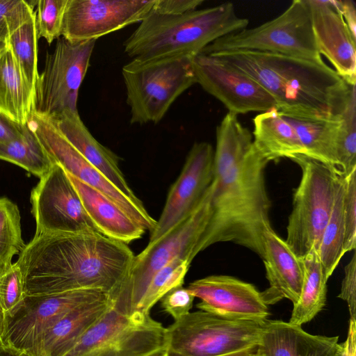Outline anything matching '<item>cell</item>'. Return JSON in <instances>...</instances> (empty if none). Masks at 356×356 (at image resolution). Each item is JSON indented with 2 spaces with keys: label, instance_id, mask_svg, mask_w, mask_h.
Returning <instances> with one entry per match:
<instances>
[{
  "label": "cell",
  "instance_id": "6da1fadb",
  "mask_svg": "<svg viewBox=\"0 0 356 356\" xmlns=\"http://www.w3.org/2000/svg\"><path fill=\"white\" fill-rule=\"evenodd\" d=\"M134 257L127 244L99 232L35 234L16 262L26 295L99 289L110 298Z\"/></svg>",
  "mask_w": 356,
  "mask_h": 356
},
{
  "label": "cell",
  "instance_id": "7a4b0ae2",
  "mask_svg": "<svg viewBox=\"0 0 356 356\" xmlns=\"http://www.w3.org/2000/svg\"><path fill=\"white\" fill-rule=\"evenodd\" d=\"M209 55L257 81L273 97L277 109L283 115H334L348 86L324 62L253 51Z\"/></svg>",
  "mask_w": 356,
  "mask_h": 356
},
{
  "label": "cell",
  "instance_id": "3957f363",
  "mask_svg": "<svg viewBox=\"0 0 356 356\" xmlns=\"http://www.w3.org/2000/svg\"><path fill=\"white\" fill-rule=\"evenodd\" d=\"M268 161L253 146L227 172L212 182L209 221L192 256L209 246L232 242L261 258L264 235L272 229L271 202L265 183Z\"/></svg>",
  "mask_w": 356,
  "mask_h": 356
},
{
  "label": "cell",
  "instance_id": "277c9868",
  "mask_svg": "<svg viewBox=\"0 0 356 356\" xmlns=\"http://www.w3.org/2000/svg\"><path fill=\"white\" fill-rule=\"evenodd\" d=\"M248 19L238 16L231 2L180 15L152 10L124 43L132 59L194 57L216 40L242 30Z\"/></svg>",
  "mask_w": 356,
  "mask_h": 356
},
{
  "label": "cell",
  "instance_id": "5b68a950",
  "mask_svg": "<svg viewBox=\"0 0 356 356\" xmlns=\"http://www.w3.org/2000/svg\"><path fill=\"white\" fill-rule=\"evenodd\" d=\"M192 58L183 56L150 60L132 59L123 66L131 124L160 122L172 103L197 83Z\"/></svg>",
  "mask_w": 356,
  "mask_h": 356
},
{
  "label": "cell",
  "instance_id": "8992f818",
  "mask_svg": "<svg viewBox=\"0 0 356 356\" xmlns=\"http://www.w3.org/2000/svg\"><path fill=\"white\" fill-rule=\"evenodd\" d=\"M211 193L212 184L187 218L134 256L125 278L110 297L115 307L127 314L135 312L159 270L180 256L191 263L193 250L209 221Z\"/></svg>",
  "mask_w": 356,
  "mask_h": 356
},
{
  "label": "cell",
  "instance_id": "52a82bcc",
  "mask_svg": "<svg viewBox=\"0 0 356 356\" xmlns=\"http://www.w3.org/2000/svg\"><path fill=\"white\" fill-rule=\"evenodd\" d=\"M302 175L294 191L286 226V242L300 258L318 252L332 211L339 172L332 166L305 155L292 159Z\"/></svg>",
  "mask_w": 356,
  "mask_h": 356
},
{
  "label": "cell",
  "instance_id": "ba28073f",
  "mask_svg": "<svg viewBox=\"0 0 356 356\" xmlns=\"http://www.w3.org/2000/svg\"><path fill=\"white\" fill-rule=\"evenodd\" d=\"M229 51L268 52L324 62L316 46L306 0H293L275 18L222 37L201 54Z\"/></svg>",
  "mask_w": 356,
  "mask_h": 356
},
{
  "label": "cell",
  "instance_id": "9c48e42d",
  "mask_svg": "<svg viewBox=\"0 0 356 356\" xmlns=\"http://www.w3.org/2000/svg\"><path fill=\"white\" fill-rule=\"evenodd\" d=\"M163 349H167L166 329L161 323L149 313L127 314L111 302L65 356H149Z\"/></svg>",
  "mask_w": 356,
  "mask_h": 356
},
{
  "label": "cell",
  "instance_id": "30bf717a",
  "mask_svg": "<svg viewBox=\"0 0 356 356\" xmlns=\"http://www.w3.org/2000/svg\"><path fill=\"white\" fill-rule=\"evenodd\" d=\"M262 325L190 312L165 327L167 349L182 356H225L256 350Z\"/></svg>",
  "mask_w": 356,
  "mask_h": 356
},
{
  "label": "cell",
  "instance_id": "8fae6325",
  "mask_svg": "<svg viewBox=\"0 0 356 356\" xmlns=\"http://www.w3.org/2000/svg\"><path fill=\"white\" fill-rule=\"evenodd\" d=\"M96 40L71 42L57 39L52 53L47 52L38 75L33 112L49 118L65 111L76 112L79 90L90 65Z\"/></svg>",
  "mask_w": 356,
  "mask_h": 356
},
{
  "label": "cell",
  "instance_id": "7c38bea8",
  "mask_svg": "<svg viewBox=\"0 0 356 356\" xmlns=\"http://www.w3.org/2000/svg\"><path fill=\"white\" fill-rule=\"evenodd\" d=\"M109 296L99 289H80L44 295H26L19 307L6 316L1 345L33 356L42 335L75 307Z\"/></svg>",
  "mask_w": 356,
  "mask_h": 356
},
{
  "label": "cell",
  "instance_id": "4fadbf2b",
  "mask_svg": "<svg viewBox=\"0 0 356 356\" xmlns=\"http://www.w3.org/2000/svg\"><path fill=\"white\" fill-rule=\"evenodd\" d=\"M31 203L35 234L99 232L66 172L58 164L40 178L31 191Z\"/></svg>",
  "mask_w": 356,
  "mask_h": 356
},
{
  "label": "cell",
  "instance_id": "5bb4252c",
  "mask_svg": "<svg viewBox=\"0 0 356 356\" xmlns=\"http://www.w3.org/2000/svg\"><path fill=\"white\" fill-rule=\"evenodd\" d=\"M29 123L54 163L60 165L67 173L111 198L145 231L151 232L154 229L156 220L149 214L143 202L125 195L88 163L48 118L33 112Z\"/></svg>",
  "mask_w": 356,
  "mask_h": 356
},
{
  "label": "cell",
  "instance_id": "9a60e30c",
  "mask_svg": "<svg viewBox=\"0 0 356 356\" xmlns=\"http://www.w3.org/2000/svg\"><path fill=\"white\" fill-rule=\"evenodd\" d=\"M155 0H67L61 36L71 42L99 38L140 22Z\"/></svg>",
  "mask_w": 356,
  "mask_h": 356
},
{
  "label": "cell",
  "instance_id": "2e32d148",
  "mask_svg": "<svg viewBox=\"0 0 356 356\" xmlns=\"http://www.w3.org/2000/svg\"><path fill=\"white\" fill-rule=\"evenodd\" d=\"M213 154L207 142L195 143L181 172L172 185L148 244L155 243L187 218L198 207L213 178Z\"/></svg>",
  "mask_w": 356,
  "mask_h": 356
},
{
  "label": "cell",
  "instance_id": "e0dca14e",
  "mask_svg": "<svg viewBox=\"0 0 356 356\" xmlns=\"http://www.w3.org/2000/svg\"><path fill=\"white\" fill-rule=\"evenodd\" d=\"M197 83L234 115L265 112L277 104L257 81L209 54L193 57Z\"/></svg>",
  "mask_w": 356,
  "mask_h": 356
},
{
  "label": "cell",
  "instance_id": "ac0fdd59",
  "mask_svg": "<svg viewBox=\"0 0 356 356\" xmlns=\"http://www.w3.org/2000/svg\"><path fill=\"white\" fill-rule=\"evenodd\" d=\"M187 289L200 300L197 308L225 319L264 324L270 315L262 293L232 276H207L191 282Z\"/></svg>",
  "mask_w": 356,
  "mask_h": 356
},
{
  "label": "cell",
  "instance_id": "d6986e66",
  "mask_svg": "<svg viewBox=\"0 0 356 356\" xmlns=\"http://www.w3.org/2000/svg\"><path fill=\"white\" fill-rule=\"evenodd\" d=\"M313 32L320 54L332 65L335 72L348 83H356V38L334 0H306Z\"/></svg>",
  "mask_w": 356,
  "mask_h": 356
},
{
  "label": "cell",
  "instance_id": "ffe728a7",
  "mask_svg": "<svg viewBox=\"0 0 356 356\" xmlns=\"http://www.w3.org/2000/svg\"><path fill=\"white\" fill-rule=\"evenodd\" d=\"M263 259L269 287L262 291L268 305L282 298L295 305L299 300L304 280V264L286 241L272 229L264 235Z\"/></svg>",
  "mask_w": 356,
  "mask_h": 356
},
{
  "label": "cell",
  "instance_id": "44dd1931",
  "mask_svg": "<svg viewBox=\"0 0 356 356\" xmlns=\"http://www.w3.org/2000/svg\"><path fill=\"white\" fill-rule=\"evenodd\" d=\"M339 337L314 335L280 320L263 325L256 351L261 356H340Z\"/></svg>",
  "mask_w": 356,
  "mask_h": 356
},
{
  "label": "cell",
  "instance_id": "7402d4cb",
  "mask_svg": "<svg viewBox=\"0 0 356 356\" xmlns=\"http://www.w3.org/2000/svg\"><path fill=\"white\" fill-rule=\"evenodd\" d=\"M49 119L79 154L121 192L132 200H139L127 184L120 168L118 157L93 137L81 120L78 111H65L56 118Z\"/></svg>",
  "mask_w": 356,
  "mask_h": 356
},
{
  "label": "cell",
  "instance_id": "603a6c76",
  "mask_svg": "<svg viewBox=\"0 0 356 356\" xmlns=\"http://www.w3.org/2000/svg\"><path fill=\"white\" fill-rule=\"evenodd\" d=\"M67 175L89 218L99 233L126 244L143 236L145 229L113 200L72 175Z\"/></svg>",
  "mask_w": 356,
  "mask_h": 356
},
{
  "label": "cell",
  "instance_id": "cb8c5ba5",
  "mask_svg": "<svg viewBox=\"0 0 356 356\" xmlns=\"http://www.w3.org/2000/svg\"><path fill=\"white\" fill-rule=\"evenodd\" d=\"M109 296L70 311L42 337L33 356H65L104 314Z\"/></svg>",
  "mask_w": 356,
  "mask_h": 356
},
{
  "label": "cell",
  "instance_id": "d4e9b609",
  "mask_svg": "<svg viewBox=\"0 0 356 356\" xmlns=\"http://www.w3.org/2000/svg\"><path fill=\"white\" fill-rule=\"evenodd\" d=\"M253 126V146L268 162L305 156L294 128L276 108L257 115Z\"/></svg>",
  "mask_w": 356,
  "mask_h": 356
},
{
  "label": "cell",
  "instance_id": "484cf974",
  "mask_svg": "<svg viewBox=\"0 0 356 356\" xmlns=\"http://www.w3.org/2000/svg\"><path fill=\"white\" fill-rule=\"evenodd\" d=\"M282 115L294 128L305 156L335 169L336 147L340 125L339 114L328 117Z\"/></svg>",
  "mask_w": 356,
  "mask_h": 356
},
{
  "label": "cell",
  "instance_id": "4316f807",
  "mask_svg": "<svg viewBox=\"0 0 356 356\" xmlns=\"http://www.w3.org/2000/svg\"><path fill=\"white\" fill-rule=\"evenodd\" d=\"M34 92L23 76L10 47L0 57V112L20 124L29 122Z\"/></svg>",
  "mask_w": 356,
  "mask_h": 356
},
{
  "label": "cell",
  "instance_id": "83f0119b",
  "mask_svg": "<svg viewBox=\"0 0 356 356\" xmlns=\"http://www.w3.org/2000/svg\"><path fill=\"white\" fill-rule=\"evenodd\" d=\"M237 116L228 112L216 127L213 179L227 172L252 146V134L242 125Z\"/></svg>",
  "mask_w": 356,
  "mask_h": 356
},
{
  "label": "cell",
  "instance_id": "f1b7e54d",
  "mask_svg": "<svg viewBox=\"0 0 356 356\" xmlns=\"http://www.w3.org/2000/svg\"><path fill=\"white\" fill-rule=\"evenodd\" d=\"M302 259L304 264L302 287L289 321L300 326L311 321L324 307L328 281L318 252L313 251Z\"/></svg>",
  "mask_w": 356,
  "mask_h": 356
},
{
  "label": "cell",
  "instance_id": "f546056e",
  "mask_svg": "<svg viewBox=\"0 0 356 356\" xmlns=\"http://www.w3.org/2000/svg\"><path fill=\"white\" fill-rule=\"evenodd\" d=\"M356 83H349L335 113L340 118L336 170L343 177L356 170Z\"/></svg>",
  "mask_w": 356,
  "mask_h": 356
},
{
  "label": "cell",
  "instance_id": "4dcf8cb0",
  "mask_svg": "<svg viewBox=\"0 0 356 356\" xmlns=\"http://www.w3.org/2000/svg\"><path fill=\"white\" fill-rule=\"evenodd\" d=\"M0 159L19 165L40 178L54 164L29 122L23 126L19 138L0 143Z\"/></svg>",
  "mask_w": 356,
  "mask_h": 356
},
{
  "label": "cell",
  "instance_id": "1f68e13d",
  "mask_svg": "<svg viewBox=\"0 0 356 356\" xmlns=\"http://www.w3.org/2000/svg\"><path fill=\"white\" fill-rule=\"evenodd\" d=\"M343 177L339 175L329 220L323 230L318 257L327 279L332 275L344 252L343 216Z\"/></svg>",
  "mask_w": 356,
  "mask_h": 356
},
{
  "label": "cell",
  "instance_id": "d6a6232c",
  "mask_svg": "<svg viewBox=\"0 0 356 356\" xmlns=\"http://www.w3.org/2000/svg\"><path fill=\"white\" fill-rule=\"evenodd\" d=\"M38 38L33 15L16 30L8 40L14 58L34 94L39 75L38 72Z\"/></svg>",
  "mask_w": 356,
  "mask_h": 356
},
{
  "label": "cell",
  "instance_id": "836d02e7",
  "mask_svg": "<svg viewBox=\"0 0 356 356\" xmlns=\"http://www.w3.org/2000/svg\"><path fill=\"white\" fill-rule=\"evenodd\" d=\"M17 206L6 197H0V269L12 264L26 246L24 243Z\"/></svg>",
  "mask_w": 356,
  "mask_h": 356
},
{
  "label": "cell",
  "instance_id": "e575fe53",
  "mask_svg": "<svg viewBox=\"0 0 356 356\" xmlns=\"http://www.w3.org/2000/svg\"><path fill=\"white\" fill-rule=\"evenodd\" d=\"M191 262L177 257L159 270L152 279L136 312L149 313L152 307L170 291L181 286Z\"/></svg>",
  "mask_w": 356,
  "mask_h": 356
},
{
  "label": "cell",
  "instance_id": "d590c367",
  "mask_svg": "<svg viewBox=\"0 0 356 356\" xmlns=\"http://www.w3.org/2000/svg\"><path fill=\"white\" fill-rule=\"evenodd\" d=\"M67 0H38L30 1L34 7L35 23L38 38L49 44L61 36L65 9Z\"/></svg>",
  "mask_w": 356,
  "mask_h": 356
},
{
  "label": "cell",
  "instance_id": "8d00e7d4",
  "mask_svg": "<svg viewBox=\"0 0 356 356\" xmlns=\"http://www.w3.org/2000/svg\"><path fill=\"white\" fill-rule=\"evenodd\" d=\"M25 296L24 277L17 263L0 269V305L6 316L15 312Z\"/></svg>",
  "mask_w": 356,
  "mask_h": 356
},
{
  "label": "cell",
  "instance_id": "74e56055",
  "mask_svg": "<svg viewBox=\"0 0 356 356\" xmlns=\"http://www.w3.org/2000/svg\"><path fill=\"white\" fill-rule=\"evenodd\" d=\"M34 15L33 7L24 0H0V39L9 37Z\"/></svg>",
  "mask_w": 356,
  "mask_h": 356
},
{
  "label": "cell",
  "instance_id": "f35d334b",
  "mask_svg": "<svg viewBox=\"0 0 356 356\" xmlns=\"http://www.w3.org/2000/svg\"><path fill=\"white\" fill-rule=\"evenodd\" d=\"M344 252L356 248V170L343 177Z\"/></svg>",
  "mask_w": 356,
  "mask_h": 356
},
{
  "label": "cell",
  "instance_id": "ab89813d",
  "mask_svg": "<svg viewBox=\"0 0 356 356\" xmlns=\"http://www.w3.org/2000/svg\"><path fill=\"white\" fill-rule=\"evenodd\" d=\"M195 296L187 288L178 286L167 293L161 299V307L175 321L190 312Z\"/></svg>",
  "mask_w": 356,
  "mask_h": 356
},
{
  "label": "cell",
  "instance_id": "60d3db41",
  "mask_svg": "<svg viewBox=\"0 0 356 356\" xmlns=\"http://www.w3.org/2000/svg\"><path fill=\"white\" fill-rule=\"evenodd\" d=\"M338 297L347 302L350 318L356 317V255L344 268V276L341 282V291Z\"/></svg>",
  "mask_w": 356,
  "mask_h": 356
},
{
  "label": "cell",
  "instance_id": "b9f144b4",
  "mask_svg": "<svg viewBox=\"0 0 356 356\" xmlns=\"http://www.w3.org/2000/svg\"><path fill=\"white\" fill-rule=\"evenodd\" d=\"M203 0H155L153 10L163 14L180 15L197 9Z\"/></svg>",
  "mask_w": 356,
  "mask_h": 356
},
{
  "label": "cell",
  "instance_id": "7bdbcfd3",
  "mask_svg": "<svg viewBox=\"0 0 356 356\" xmlns=\"http://www.w3.org/2000/svg\"><path fill=\"white\" fill-rule=\"evenodd\" d=\"M0 112V143H6L19 138L23 126Z\"/></svg>",
  "mask_w": 356,
  "mask_h": 356
},
{
  "label": "cell",
  "instance_id": "ee69618b",
  "mask_svg": "<svg viewBox=\"0 0 356 356\" xmlns=\"http://www.w3.org/2000/svg\"><path fill=\"white\" fill-rule=\"evenodd\" d=\"M352 35L356 38V7L352 0H334Z\"/></svg>",
  "mask_w": 356,
  "mask_h": 356
},
{
  "label": "cell",
  "instance_id": "f6af8a7d",
  "mask_svg": "<svg viewBox=\"0 0 356 356\" xmlns=\"http://www.w3.org/2000/svg\"><path fill=\"white\" fill-rule=\"evenodd\" d=\"M340 356H356V321L349 319L347 337L341 343Z\"/></svg>",
  "mask_w": 356,
  "mask_h": 356
},
{
  "label": "cell",
  "instance_id": "bcb514c9",
  "mask_svg": "<svg viewBox=\"0 0 356 356\" xmlns=\"http://www.w3.org/2000/svg\"><path fill=\"white\" fill-rule=\"evenodd\" d=\"M0 356H30L13 348L0 345Z\"/></svg>",
  "mask_w": 356,
  "mask_h": 356
},
{
  "label": "cell",
  "instance_id": "7dc6e473",
  "mask_svg": "<svg viewBox=\"0 0 356 356\" xmlns=\"http://www.w3.org/2000/svg\"><path fill=\"white\" fill-rule=\"evenodd\" d=\"M257 350V349H256ZM256 350H247L234 353L225 356H250ZM165 356H182L175 352L167 349Z\"/></svg>",
  "mask_w": 356,
  "mask_h": 356
},
{
  "label": "cell",
  "instance_id": "c3c4849f",
  "mask_svg": "<svg viewBox=\"0 0 356 356\" xmlns=\"http://www.w3.org/2000/svg\"><path fill=\"white\" fill-rule=\"evenodd\" d=\"M6 314L0 305V345L2 343V339L6 330Z\"/></svg>",
  "mask_w": 356,
  "mask_h": 356
},
{
  "label": "cell",
  "instance_id": "681fc988",
  "mask_svg": "<svg viewBox=\"0 0 356 356\" xmlns=\"http://www.w3.org/2000/svg\"><path fill=\"white\" fill-rule=\"evenodd\" d=\"M9 48V44L8 41L3 40L0 39V57L2 54L7 51Z\"/></svg>",
  "mask_w": 356,
  "mask_h": 356
},
{
  "label": "cell",
  "instance_id": "f907efd6",
  "mask_svg": "<svg viewBox=\"0 0 356 356\" xmlns=\"http://www.w3.org/2000/svg\"><path fill=\"white\" fill-rule=\"evenodd\" d=\"M166 351L167 349L160 350L149 355V356H165Z\"/></svg>",
  "mask_w": 356,
  "mask_h": 356
},
{
  "label": "cell",
  "instance_id": "816d5d0a",
  "mask_svg": "<svg viewBox=\"0 0 356 356\" xmlns=\"http://www.w3.org/2000/svg\"><path fill=\"white\" fill-rule=\"evenodd\" d=\"M250 356H261L259 353H257V351H255L254 353H253Z\"/></svg>",
  "mask_w": 356,
  "mask_h": 356
}]
</instances>
